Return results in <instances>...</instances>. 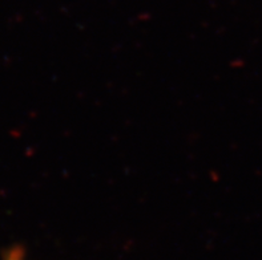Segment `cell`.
Wrapping results in <instances>:
<instances>
[{"label": "cell", "instance_id": "6da1fadb", "mask_svg": "<svg viewBox=\"0 0 262 260\" xmlns=\"http://www.w3.org/2000/svg\"><path fill=\"white\" fill-rule=\"evenodd\" d=\"M10 260H20V259H19V257H17V256H15V257H11Z\"/></svg>", "mask_w": 262, "mask_h": 260}]
</instances>
